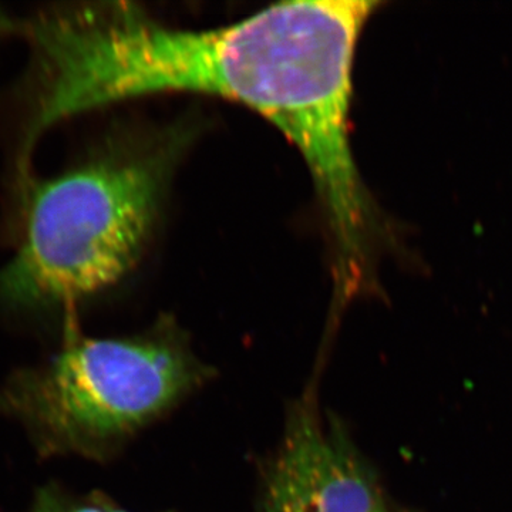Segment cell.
<instances>
[{"label": "cell", "mask_w": 512, "mask_h": 512, "mask_svg": "<svg viewBox=\"0 0 512 512\" xmlns=\"http://www.w3.org/2000/svg\"><path fill=\"white\" fill-rule=\"evenodd\" d=\"M33 512H124L109 505L92 501H73L55 493H45L39 498Z\"/></svg>", "instance_id": "obj_5"}, {"label": "cell", "mask_w": 512, "mask_h": 512, "mask_svg": "<svg viewBox=\"0 0 512 512\" xmlns=\"http://www.w3.org/2000/svg\"><path fill=\"white\" fill-rule=\"evenodd\" d=\"M375 474L339 427L308 409L289 421L261 512H387Z\"/></svg>", "instance_id": "obj_4"}, {"label": "cell", "mask_w": 512, "mask_h": 512, "mask_svg": "<svg viewBox=\"0 0 512 512\" xmlns=\"http://www.w3.org/2000/svg\"><path fill=\"white\" fill-rule=\"evenodd\" d=\"M201 376L191 353L168 340H80L26 377L13 400L46 441L80 448L154 419Z\"/></svg>", "instance_id": "obj_3"}, {"label": "cell", "mask_w": 512, "mask_h": 512, "mask_svg": "<svg viewBox=\"0 0 512 512\" xmlns=\"http://www.w3.org/2000/svg\"><path fill=\"white\" fill-rule=\"evenodd\" d=\"M161 184L160 161L111 156L33 185L18 251L0 271V296L50 305L119 281L153 227Z\"/></svg>", "instance_id": "obj_2"}, {"label": "cell", "mask_w": 512, "mask_h": 512, "mask_svg": "<svg viewBox=\"0 0 512 512\" xmlns=\"http://www.w3.org/2000/svg\"><path fill=\"white\" fill-rule=\"evenodd\" d=\"M387 512H392V511H390V510H389V511H387Z\"/></svg>", "instance_id": "obj_6"}, {"label": "cell", "mask_w": 512, "mask_h": 512, "mask_svg": "<svg viewBox=\"0 0 512 512\" xmlns=\"http://www.w3.org/2000/svg\"><path fill=\"white\" fill-rule=\"evenodd\" d=\"M379 2L269 6L224 28L173 29L130 5H87L33 20L37 86L29 138L134 97L200 93L237 101L301 151L325 207L336 279L366 278L379 215L349 138L353 63Z\"/></svg>", "instance_id": "obj_1"}]
</instances>
